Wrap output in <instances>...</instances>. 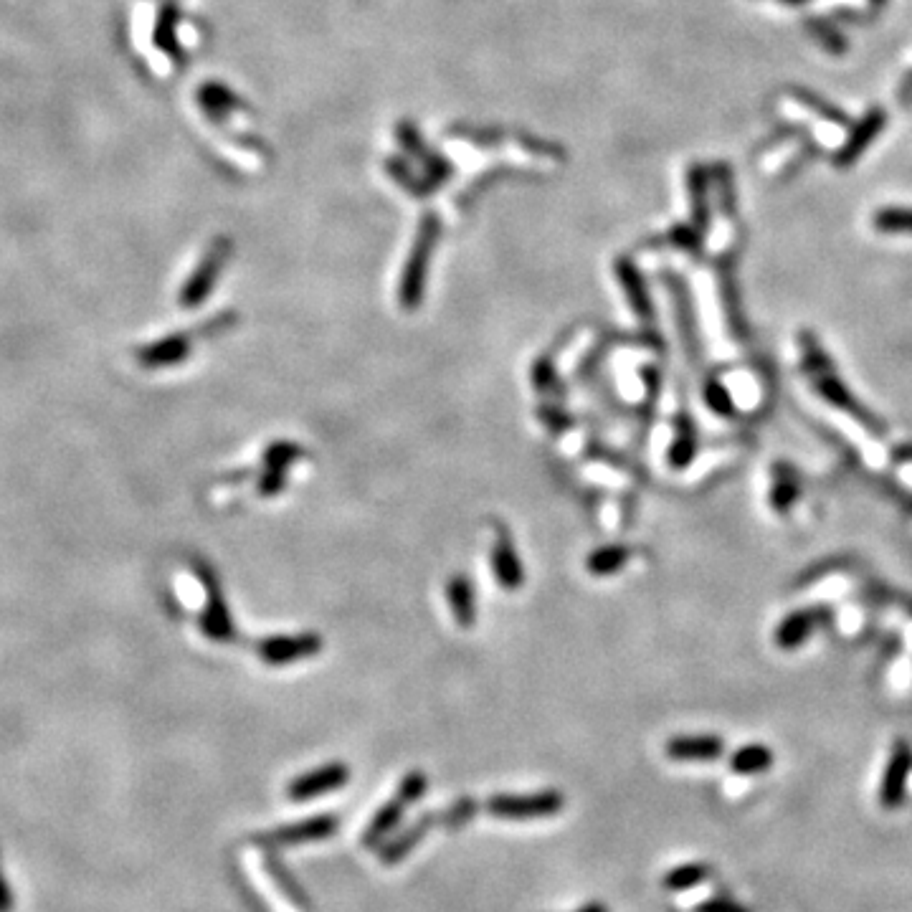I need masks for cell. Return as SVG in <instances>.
Returning a JSON list of instances; mask_svg holds the SVG:
<instances>
[{"label":"cell","mask_w":912,"mask_h":912,"mask_svg":"<svg viewBox=\"0 0 912 912\" xmlns=\"http://www.w3.org/2000/svg\"><path fill=\"white\" fill-rule=\"evenodd\" d=\"M725 750L717 735H679L664 745V753L672 760H717Z\"/></svg>","instance_id":"12"},{"label":"cell","mask_w":912,"mask_h":912,"mask_svg":"<svg viewBox=\"0 0 912 912\" xmlns=\"http://www.w3.org/2000/svg\"><path fill=\"white\" fill-rule=\"evenodd\" d=\"M697 454V434H695V424H692V418L687 413L677 416L674 421V439L669 444V464L674 469H684L690 467L692 459Z\"/></svg>","instance_id":"15"},{"label":"cell","mask_w":912,"mask_h":912,"mask_svg":"<svg viewBox=\"0 0 912 912\" xmlns=\"http://www.w3.org/2000/svg\"><path fill=\"white\" fill-rule=\"evenodd\" d=\"M446 598H449L451 616L464 631H469L477 621V593H474L472 578L456 573L446 583Z\"/></svg>","instance_id":"11"},{"label":"cell","mask_w":912,"mask_h":912,"mask_svg":"<svg viewBox=\"0 0 912 912\" xmlns=\"http://www.w3.org/2000/svg\"><path fill=\"white\" fill-rule=\"evenodd\" d=\"M773 750L766 745H743L738 753L730 758V766L740 776H755V773H766L773 766Z\"/></svg>","instance_id":"17"},{"label":"cell","mask_w":912,"mask_h":912,"mask_svg":"<svg viewBox=\"0 0 912 912\" xmlns=\"http://www.w3.org/2000/svg\"><path fill=\"white\" fill-rule=\"evenodd\" d=\"M616 274H619L621 289H624L626 297H629L631 310L636 312V317H639L641 322H649V327H652V322H654L652 297H649V292H646V284H644V279H641V274L636 272V266L631 264V261L621 259L619 264H616Z\"/></svg>","instance_id":"13"},{"label":"cell","mask_w":912,"mask_h":912,"mask_svg":"<svg viewBox=\"0 0 912 912\" xmlns=\"http://www.w3.org/2000/svg\"><path fill=\"white\" fill-rule=\"evenodd\" d=\"M631 558H634V548H629V545H603V548H596L588 555L586 570L596 578L616 576Z\"/></svg>","instance_id":"16"},{"label":"cell","mask_w":912,"mask_h":912,"mask_svg":"<svg viewBox=\"0 0 912 912\" xmlns=\"http://www.w3.org/2000/svg\"><path fill=\"white\" fill-rule=\"evenodd\" d=\"M426 776L424 773H411V776H406L401 781V788H398V798H403V801H406V804H411V801H416V798H421V793L426 791Z\"/></svg>","instance_id":"28"},{"label":"cell","mask_w":912,"mask_h":912,"mask_svg":"<svg viewBox=\"0 0 912 912\" xmlns=\"http://www.w3.org/2000/svg\"><path fill=\"white\" fill-rule=\"evenodd\" d=\"M798 345H801V368H804V373L809 375V380L814 383L816 393H819L824 401H829L834 408L857 418L864 429L874 431V434H882L880 418L874 416V413H869L867 408L854 398V393L844 386V380L836 375L834 363H831L829 355L824 353V348H821V342L816 340L814 332H801V335H798Z\"/></svg>","instance_id":"1"},{"label":"cell","mask_w":912,"mask_h":912,"mask_svg":"<svg viewBox=\"0 0 912 912\" xmlns=\"http://www.w3.org/2000/svg\"><path fill=\"white\" fill-rule=\"evenodd\" d=\"M705 912H740V910H735V907H730V905H707Z\"/></svg>","instance_id":"30"},{"label":"cell","mask_w":912,"mask_h":912,"mask_svg":"<svg viewBox=\"0 0 912 912\" xmlns=\"http://www.w3.org/2000/svg\"><path fill=\"white\" fill-rule=\"evenodd\" d=\"M874 228L882 234H912V208H882L874 216Z\"/></svg>","instance_id":"20"},{"label":"cell","mask_w":912,"mask_h":912,"mask_svg":"<svg viewBox=\"0 0 912 912\" xmlns=\"http://www.w3.org/2000/svg\"><path fill=\"white\" fill-rule=\"evenodd\" d=\"M403 806H406V801H403V798H396L393 804L383 806V809H380V814L373 819V824H370L368 834L363 836V842L365 844H373V842H378L380 836L388 834V831L393 829V824H396V821L401 819Z\"/></svg>","instance_id":"22"},{"label":"cell","mask_w":912,"mask_h":912,"mask_svg":"<svg viewBox=\"0 0 912 912\" xmlns=\"http://www.w3.org/2000/svg\"><path fill=\"white\" fill-rule=\"evenodd\" d=\"M302 456H304L302 446L294 444V441H274V444L266 446V451H264V467L289 472V467H292L297 459H302Z\"/></svg>","instance_id":"19"},{"label":"cell","mask_w":912,"mask_h":912,"mask_svg":"<svg viewBox=\"0 0 912 912\" xmlns=\"http://www.w3.org/2000/svg\"><path fill=\"white\" fill-rule=\"evenodd\" d=\"M284 487H287V472L272 467H264L259 482H256L259 497H277L279 492H284Z\"/></svg>","instance_id":"26"},{"label":"cell","mask_w":912,"mask_h":912,"mask_svg":"<svg viewBox=\"0 0 912 912\" xmlns=\"http://www.w3.org/2000/svg\"><path fill=\"white\" fill-rule=\"evenodd\" d=\"M538 416L543 418V424H548L553 431L573 429V418L568 416V411H563V408H558V406H548V403H543V406L538 408Z\"/></svg>","instance_id":"27"},{"label":"cell","mask_w":912,"mask_h":912,"mask_svg":"<svg viewBox=\"0 0 912 912\" xmlns=\"http://www.w3.org/2000/svg\"><path fill=\"white\" fill-rule=\"evenodd\" d=\"M705 874L707 869L702 867V864H690V867H679L674 869V872H669L664 885H667L669 890H687V887L697 885Z\"/></svg>","instance_id":"25"},{"label":"cell","mask_w":912,"mask_h":912,"mask_svg":"<svg viewBox=\"0 0 912 912\" xmlns=\"http://www.w3.org/2000/svg\"><path fill=\"white\" fill-rule=\"evenodd\" d=\"M472 814H474V801H459V804L454 806V809L449 811V814H446V824L449 826H456V824H464V821L467 819H472Z\"/></svg>","instance_id":"29"},{"label":"cell","mask_w":912,"mask_h":912,"mask_svg":"<svg viewBox=\"0 0 912 912\" xmlns=\"http://www.w3.org/2000/svg\"><path fill=\"white\" fill-rule=\"evenodd\" d=\"M583 912H603V907H598V905H593V907H588V910H583Z\"/></svg>","instance_id":"31"},{"label":"cell","mask_w":912,"mask_h":912,"mask_svg":"<svg viewBox=\"0 0 912 912\" xmlns=\"http://www.w3.org/2000/svg\"><path fill=\"white\" fill-rule=\"evenodd\" d=\"M190 350H193L190 337L183 335V332H175V335H168L163 340L147 345L145 350H140L137 358H140V363L145 368H173V365L188 360Z\"/></svg>","instance_id":"10"},{"label":"cell","mask_w":912,"mask_h":912,"mask_svg":"<svg viewBox=\"0 0 912 912\" xmlns=\"http://www.w3.org/2000/svg\"><path fill=\"white\" fill-rule=\"evenodd\" d=\"M492 573L505 591H520L525 583V568H522L520 553L515 548L510 530L505 525H497V538L492 545Z\"/></svg>","instance_id":"6"},{"label":"cell","mask_w":912,"mask_h":912,"mask_svg":"<svg viewBox=\"0 0 912 912\" xmlns=\"http://www.w3.org/2000/svg\"><path fill=\"white\" fill-rule=\"evenodd\" d=\"M436 244V221L429 218V223L424 221V228L418 234L416 246H413L411 256L406 261L403 269L401 284H398V304L403 312H416L424 302L426 294V279H429V261L434 254Z\"/></svg>","instance_id":"2"},{"label":"cell","mask_w":912,"mask_h":912,"mask_svg":"<svg viewBox=\"0 0 912 912\" xmlns=\"http://www.w3.org/2000/svg\"><path fill=\"white\" fill-rule=\"evenodd\" d=\"M702 398H705L707 408L715 411L717 416H733L735 413V401L730 396V391L722 386L717 378H707L705 386H702Z\"/></svg>","instance_id":"21"},{"label":"cell","mask_w":912,"mask_h":912,"mask_svg":"<svg viewBox=\"0 0 912 912\" xmlns=\"http://www.w3.org/2000/svg\"><path fill=\"white\" fill-rule=\"evenodd\" d=\"M322 646H325V641H322L320 634H315V631H304V634H284L261 639L259 644H256V654H259V659H264L266 664L282 667V664L299 662V659L317 657V654L322 652Z\"/></svg>","instance_id":"3"},{"label":"cell","mask_w":912,"mask_h":912,"mask_svg":"<svg viewBox=\"0 0 912 912\" xmlns=\"http://www.w3.org/2000/svg\"><path fill=\"white\" fill-rule=\"evenodd\" d=\"M816 621H819V614H816V611H809V608H804V611H793V614H788L786 619L776 626L773 641H776V646H781L783 652H793V649H798V646L814 634Z\"/></svg>","instance_id":"14"},{"label":"cell","mask_w":912,"mask_h":912,"mask_svg":"<svg viewBox=\"0 0 912 912\" xmlns=\"http://www.w3.org/2000/svg\"><path fill=\"white\" fill-rule=\"evenodd\" d=\"M798 492H801V487H798V482L793 479V474H786V477L776 479V487H773V492H771L773 510L786 512L788 507H791L793 502H796Z\"/></svg>","instance_id":"24"},{"label":"cell","mask_w":912,"mask_h":912,"mask_svg":"<svg viewBox=\"0 0 912 912\" xmlns=\"http://www.w3.org/2000/svg\"><path fill=\"white\" fill-rule=\"evenodd\" d=\"M337 821L332 816H320V819L304 821V824H294L287 826V829H279L277 834H272L274 842H307V839H322V836H330L335 831Z\"/></svg>","instance_id":"18"},{"label":"cell","mask_w":912,"mask_h":912,"mask_svg":"<svg viewBox=\"0 0 912 912\" xmlns=\"http://www.w3.org/2000/svg\"><path fill=\"white\" fill-rule=\"evenodd\" d=\"M532 383H535V388H538L540 393H558V396H563V388H560L553 358H540L538 363L532 365Z\"/></svg>","instance_id":"23"},{"label":"cell","mask_w":912,"mask_h":912,"mask_svg":"<svg viewBox=\"0 0 912 912\" xmlns=\"http://www.w3.org/2000/svg\"><path fill=\"white\" fill-rule=\"evenodd\" d=\"M348 781L350 768L342 766V763H330V766H322L317 768V771L294 778V781L289 783V798H292V801H310V798L345 786Z\"/></svg>","instance_id":"9"},{"label":"cell","mask_w":912,"mask_h":912,"mask_svg":"<svg viewBox=\"0 0 912 912\" xmlns=\"http://www.w3.org/2000/svg\"><path fill=\"white\" fill-rule=\"evenodd\" d=\"M226 254H228V244L226 241H223V244L218 241V244L213 246L211 254L206 256V261H201V266H198L196 272L190 274L188 284H185V289L180 292V307H188V310H193V307H198V304H201L203 299L213 292L218 274H221L223 261H226Z\"/></svg>","instance_id":"8"},{"label":"cell","mask_w":912,"mask_h":912,"mask_svg":"<svg viewBox=\"0 0 912 912\" xmlns=\"http://www.w3.org/2000/svg\"><path fill=\"white\" fill-rule=\"evenodd\" d=\"M198 576H201V581L206 583V591H208V601H206V608H203V616H201V631L211 641H223V644H226V641H234L236 626H234V619H231V614H228L226 598H223L221 588H218L216 576H213L211 570H208V565H198Z\"/></svg>","instance_id":"5"},{"label":"cell","mask_w":912,"mask_h":912,"mask_svg":"<svg viewBox=\"0 0 912 912\" xmlns=\"http://www.w3.org/2000/svg\"><path fill=\"white\" fill-rule=\"evenodd\" d=\"M912 771V748L905 743V740H897L895 748H892L890 760H887L885 776H882L880 783V804L885 809H895V806L902 804V798H905L907 791V778H910Z\"/></svg>","instance_id":"7"},{"label":"cell","mask_w":912,"mask_h":912,"mask_svg":"<svg viewBox=\"0 0 912 912\" xmlns=\"http://www.w3.org/2000/svg\"><path fill=\"white\" fill-rule=\"evenodd\" d=\"M487 809L500 819H543L563 809V796L555 791L535 793V796H494L489 798Z\"/></svg>","instance_id":"4"}]
</instances>
